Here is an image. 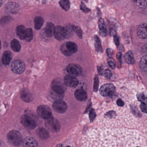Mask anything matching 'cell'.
Returning a JSON list of instances; mask_svg holds the SVG:
<instances>
[{"instance_id": "cell-1", "label": "cell", "mask_w": 147, "mask_h": 147, "mask_svg": "<svg viewBox=\"0 0 147 147\" xmlns=\"http://www.w3.org/2000/svg\"><path fill=\"white\" fill-rule=\"evenodd\" d=\"M7 139L9 144L12 146H20L23 142V137L21 133L16 130L10 131L7 135Z\"/></svg>"}, {"instance_id": "cell-2", "label": "cell", "mask_w": 147, "mask_h": 147, "mask_svg": "<svg viewBox=\"0 0 147 147\" xmlns=\"http://www.w3.org/2000/svg\"><path fill=\"white\" fill-rule=\"evenodd\" d=\"M51 87L53 92L62 96L66 90L67 86L64 81L60 79H56L53 81Z\"/></svg>"}, {"instance_id": "cell-3", "label": "cell", "mask_w": 147, "mask_h": 147, "mask_svg": "<svg viewBox=\"0 0 147 147\" xmlns=\"http://www.w3.org/2000/svg\"><path fill=\"white\" fill-rule=\"evenodd\" d=\"M61 51L65 56H71L73 54L77 52L78 50V45L76 43L72 41L65 43L61 46Z\"/></svg>"}, {"instance_id": "cell-4", "label": "cell", "mask_w": 147, "mask_h": 147, "mask_svg": "<svg viewBox=\"0 0 147 147\" xmlns=\"http://www.w3.org/2000/svg\"><path fill=\"white\" fill-rule=\"evenodd\" d=\"M115 85L112 84L108 83L103 85L100 88L99 91L101 96L106 97L112 96L115 92Z\"/></svg>"}, {"instance_id": "cell-5", "label": "cell", "mask_w": 147, "mask_h": 147, "mask_svg": "<svg viewBox=\"0 0 147 147\" xmlns=\"http://www.w3.org/2000/svg\"><path fill=\"white\" fill-rule=\"evenodd\" d=\"M38 115L44 120H48L53 117L52 112L48 106L45 105H40L37 109Z\"/></svg>"}, {"instance_id": "cell-6", "label": "cell", "mask_w": 147, "mask_h": 147, "mask_svg": "<svg viewBox=\"0 0 147 147\" xmlns=\"http://www.w3.org/2000/svg\"><path fill=\"white\" fill-rule=\"evenodd\" d=\"M45 126L48 130L53 133H57L60 129V124L59 122L53 117L46 120Z\"/></svg>"}, {"instance_id": "cell-7", "label": "cell", "mask_w": 147, "mask_h": 147, "mask_svg": "<svg viewBox=\"0 0 147 147\" xmlns=\"http://www.w3.org/2000/svg\"><path fill=\"white\" fill-rule=\"evenodd\" d=\"M21 123L27 129L32 130L36 127V123L34 120L28 115H23L21 119Z\"/></svg>"}, {"instance_id": "cell-8", "label": "cell", "mask_w": 147, "mask_h": 147, "mask_svg": "<svg viewBox=\"0 0 147 147\" xmlns=\"http://www.w3.org/2000/svg\"><path fill=\"white\" fill-rule=\"evenodd\" d=\"M12 71L17 74L23 73L26 68V65L24 61L21 60H16L12 63L11 66Z\"/></svg>"}, {"instance_id": "cell-9", "label": "cell", "mask_w": 147, "mask_h": 147, "mask_svg": "<svg viewBox=\"0 0 147 147\" xmlns=\"http://www.w3.org/2000/svg\"><path fill=\"white\" fill-rule=\"evenodd\" d=\"M53 110L57 113L63 114L67 110V105L63 100L58 99L53 103Z\"/></svg>"}, {"instance_id": "cell-10", "label": "cell", "mask_w": 147, "mask_h": 147, "mask_svg": "<svg viewBox=\"0 0 147 147\" xmlns=\"http://www.w3.org/2000/svg\"><path fill=\"white\" fill-rule=\"evenodd\" d=\"M66 70L69 74L74 76H78L82 72V69L80 66L76 64H69L66 68Z\"/></svg>"}, {"instance_id": "cell-11", "label": "cell", "mask_w": 147, "mask_h": 147, "mask_svg": "<svg viewBox=\"0 0 147 147\" xmlns=\"http://www.w3.org/2000/svg\"><path fill=\"white\" fill-rule=\"evenodd\" d=\"M64 81L66 86L71 87V88L76 87L78 85L79 83L78 80L77 78H76L75 76L70 75V74L66 75L65 77Z\"/></svg>"}, {"instance_id": "cell-12", "label": "cell", "mask_w": 147, "mask_h": 147, "mask_svg": "<svg viewBox=\"0 0 147 147\" xmlns=\"http://www.w3.org/2000/svg\"><path fill=\"white\" fill-rule=\"evenodd\" d=\"M54 35L55 38L58 40H63L65 39L66 37L65 28L61 26H57L55 27Z\"/></svg>"}, {"instance_id": "cell-13", "label": "cell", "mask_w": 147, "mask_h": 147, "mask_svg": "<svg viewBox=\"0 0 147 147\" xmlns=\"http://www.w3.org/2000/svg\"><path fill=\"white\" fill-rule=\"evenodd\" d=\"M19 5L15 2H9L5 6V11L8 14H15L19 11Z\"/></svg>"}, {"instance_id": "cell-14", "label": "cell", "mask_w": 147, "mask_h": 147, "mask_svg": "<svg viewBox=\"0 0 147 147\" xmlns=\"http://www.w3.org/2000/svg\"><path fill=\"white\" fill-rule=\"evenodd\" d=\"M137 34L140 39H147V24L143 23L140 25L137 28Z\"/></svg>"}, {"instance_id": "cell-15", "label": "cell", "mask_w": 147, "mask_h": 147, "mask_svg": "<svg viewBox=\"0 0 147 147\" xmlns=\"http://www.w3.org/2000/svg\"><path fill=\"white\" fill-rule=\"evenodd\" d=\"M75 98L80 102H84L87 98V94L86 91L83 89H78L74 93Z\"/></svg>"}, {"instance_id": "cell-16", "label": "cell", "mask_w": 147, "mask_h": 147, "mask_svg": "<svg viewBox=\"0 0 147 147\" xmlns=\"http://www.w3.org/2000/svg\"><path fill=\"white\" fill-rule=\"evenodd\" d=\"M20 98L22 101L26 102H30L33 100L32 95L26 89L22 90L20 93Z\"/></svg>"}, {"instance_id": "cell-17", "label": "cell", "mask_w": 147, "mask_h": 147, "mask_svg": "<svg viewBox=\"0 0 147 147\" xmlns=\"http://www.w3.org/2000/svg\"><path fill=\"white\" fill-rule=\"evenodd\" d=\"M23 146L24 147H38V143L35 139L31 137H27L23 141Z\"/></svg>"}, {"instance_id": "cell-18", "label": "cell", "mask_w": 147, "mask_h": 147, "mask_svg": "<svg viewBox=\"0 0 147 147\" xmlns=\"http://www.w3.org/2000/svg\"><path fill=\"white\" fill-rule=\"evenodd\" d=\"M26 28L22 25H20L16 28V35L21 39H25L26 35Z\"/></svg>"}, {"instance_id": "cell-19", "label": "cell", "mask_w": 147, "mask_h": 147, "mask_svg": "<svg viewBox=\"0 0 147 147\" xmlns=\"http://www.w3.org/2000/svg\"><path fill=\"white\" fill-rule=\"evenodd\" d=\"M13 56H12V53L10 51H5L3 54L2 61L3 64L5 65H8L10 64L11 60L12 59Z\"/></svg>"}, {"instance_id": "cell-20", "label": "cell", "mask_w": 147, "mask_h": 147, "mask_svg": "<svg viewBox=\"0 0 147 147\" xmlns=\"http://www.w3.org/2000/svg\"><path fill=\"white\" fill-rule=\"evenodd\" d=\"M98 23L100 35L102 37H105L107 35V30L104 20L102 18H100L98 20Z\"/></svg>"}, {"instance_id": "cell-21", "label": "cell", "mask_w": 147, "mask_h": 147, "mask_svg": "<svg viewBox=\"0 0 147 147\" xmlns=\"http://www.w3.org/2000/svg\"><path fill=\"white\" fill-rule=\"evenodd\" d=\"M55 27L54 24L51 22L47 23L45 28V33L47 37H52L54 35V32H55Z\"/></svg>"}, {"instance_id": "cell-22", "label": "cell", "mask_w": 147, "mask_h": 147, "mask_svg": "<svg viewBox=\"0 0 147 147\" xmlns=\"http://www.w3.org/2000/svg\"><path fill=\"white\" fill-rule=\"evenodd\" d=\"M37 135L42 140H45L49 138L50 135L49 132L43 128L38 129L37 131Z\"/></svg>"}, {"instance_id": "cell-23", "label": "cell", "mask_w": 147, "mask_h": 147, "mask_svg": "<svg viewBox=\"0 0 147 147\" xmlns=\"http://www.w3.org/2000/svg\"><path fill=\"white\" fill-rule=\"evenodd\" d=\"M11 47L13 51L18 52L21 49V46L18 40L13 39L11 42Z\"/></svg>"}, {"instance_id": "cell-24", "label": "cell", "mask_w": 147, "mask_h": 147, "mask_svg": "<svg viewBox=\"0 0 147 147\" xmlns=\"http://www.w3.org/2000/svg\"><path fill=\"white\" fill-rule=\"evenodd\" d=\"M34 28L36 30H39L44 24V19L40 16H37L34 19Z\"/></svg>"}, {"instance_id": "cell-25", "label": "cell", "mask_w": 147, "mask_h": 147, "mask_svg": "<svg viewBox=\"0 0 147 147\" xmlns=\"http://www.w3.org/2000/svg\"><path fill=\"white\" fill-rule=\"evenodd\" d=\"M125 59L126 62L129 64H134V58L132 51H129L127 53L125 56Z\"/></svg>"}, {"instance_id": "cell-26", "label": "cell", "mask_w": 147, "mask_h": 147, "mask_svg": "<svg viewBox=\"0 0 147 147\" xmlns=\"http://www.w3.org/2000/svg\"><path fill=\"white\" fill-rule=\"evenodd\" d=\"M94 40L95 41V48L97 51L98 52H102L103 51V50L100 39L97 35H95L94 37Z\"/></svg>"}, {"instance_id": "cell-27", "label": "cell", "mask_w": 147, "mask_h": 147, "mask_svg": "<svg viewBox=\"0 0 147 147\" xmlns=\"http://www.w3.org/2000/svg\"><path fill=\"white\" fill-rule=\"evenodd\" d=\"M140 66L143 72H147V55L142 58L140 62Z\"/></svg>"}, {"instance_id": "cell-28", "label": "cell", "mask_w": 147, "mask_h": 147, "mask_svg": "<svg viewBox=\"0 0 147 147\" xmlns=\"http://www.w3.org/2000/svg\"><path fill=\"white\" fill-rule=\"evenodd\" d=\"M65 33H66V38H71L73 35V25L69 24L65 26Z\"/></svg>"}, {"instance_id": "cell-29", "label": "cell", "mask_w": 147, "mask_h": 147, "mask_svg": "<svg viewBox=\"0 0 147 147\" xmlns=\"http://www.w3.org/2000/svg\"><path fill=\"white\" fill-rule=\"evenodd\" d=\"M59 4L61 7L65 11H68L70 7V3L69 0H61Z\"/></svg>"}, {"instance_id": "cell-30", "label": "cell", "mask_w": 147, "mask_h": 147, "mask_svg": "<svg viewBox=\"0 0 147 147\" xmlns=\"http://www.w3.org/2000/svg\"><path fill=\"white\" fill-rule=\"evenodd\" d=\"M33 37V33L32 30L30 28H27L25 40L28 42H30L32 40Z\"/></svg>"}, {"instance_id": "cell-31", "label": "cell", "mask_w": 147, "mask_h": 147, "mask_svg": "<svg viewBox=\"0 0 147 147\" xmlns=\"http://www.w3.org/2000/svg\"><path fill=\"white\" fill-rule=\"evenodd\" d=\"M73 30L74 32L76 34V35L78 36L79 38L80 39L82 38L83 32L80 27L73 25Z\"/></svg>"}, {"instance_id": "cell-32", "label": "cell", "mask_w": 147, "mask_h": 147, "mask_svg": "<svg viewBox=\"0 0 147 147\" xmlns=\"http://www.w3.org/2000/svg\"><path fill=\"white\" fill-rule=\"evenodd\" d=\"M137 97L139 101L147 105V97L145 95L142 93H139L137 95Z\"/></svg>"}, {"instance_id": "cell-33", "label": "cell", "mask_w": 147, "mask_h": 147, "mask_svg": "<svg viewBox=\"0 0 147 147\" xmlns=\"http://www.w3.org/2000/svg\"><path fill=\"white\" fill-rule=\"evenodd\" d=\"M108 64L109 66L111 69H114L115 68V61L112 58H109L108 59Z\"/></svg>"}, {"instance_id": "cell-34", "label": "cell", "mask_w": 147, "mask_h": 147, "mask_svg": "<svg viewBox=\"0 0 147 147\" xmlns=\"http://www.w3.org/2000/svg\"><path fill=\"white\" fill-rule=\"evenodd\" d=\"M137 4L139 7L142 8L147 7V0H137Z\"/></svg>"}, {"instance_id": "cell-35", "label": "cell", "mask_w": 147, "mask_h": 147, "mask_svg": "<svg viewBox=\"0 0 147 147\" xmlns=\"http://www.w3.org/2000/svg\"><path fill=\"white\" fill-rule=\"evenodd\" d=\"M96 116V114L95 113V110L93 108L90 111V114H89V118H90V121L91 122H92L94 121L95 118Z\"/></svg>"}, {"instance_id": "cell-36", "label": "cell", "mask_w": 147, "mask_h": 147, "mask_svg": "<svg viewBox=\"0 0 147 147\" xmlns=\"http://www.w3.org/2000/svg\"><path fill=\"white\" fill-rule=\"evenodd\" d=\"M80 9L85 13H89L90 11V9L87 7L85 4L83 3L80 5Z\"/></svg>"}, {"instance_id": "cell-37", "label": "cell", "mask_w": 147, "mask_h": 147, "mask_svg": "<svg viewBox=\"0 0 147 147\" xmlns=\"http://www.w3.org/2000/svg\"><path fill=\"white\" fill-rule=\"evenodd\" d=\"M104 74L105 77L107 78H110L112 76V72L110 70H109V69H107L105 71Z\"/></svg>"}, {"instance_id": "cell-38", "label": "cell", "mask_w": 147, "mask_h": 147, "mask_svg": "<svg viewBox=\"0 0 147 147\" xmlns=\"http://www.w3.org/2000/svg\"><path fill=\"white\" fill-rule=\"evenodd\" d=\"M98 79L97 76H96L95 78V82L94 84V91H96L98 90Z\"/></svg>"}, {"instance_id": "cell-39", "label": "cell", "mask_w": 147, "mask_h": 147, "mask_svg": "<svg viewBox=\"0 0 147 147\" xmlns=\"http://www.w3.org/2000/svg\"><path fill=\"white\" fill-rule=\"evenodd\" d=\"M11 17L9 16H6V17H3L1 21V24H3L4 23H7L9 21Z\"/></svg>"}, {"instance_id": "cell-40", "label": "cell", "mask_w": 147, "mask_h": 147, "mask_svg": "<svg viewBox=\"0 0 147 147\" xmlns=\"http://www.w3.org/2000/svg\"><path fill=\"white\" fill-rule=\"evenodd\" d=\"M141 110L142 112L144 113H147V107L146 104L144 103H142L141 104L140 106Z\"/></svg>"}, {"instance_id": "cell-41", "label": "cell", "mask_w": 147, "mask_h": 147, "mask_svg": "<svg viewBox=\"0 0 147 147\" xmlns=\"http://www.w3.org/2000/svg\"><path fill=\"white\" fill-rule=\"evenodd\" d=\"M107 53L108 56L109 58H111V57L113 56V54H114V51L111 48H108L107 50Z\"/></svg>"}, {"instance_id": "cell-42", "label": "cell", "mask_w": 147, "mask_h": 147, "mask_svg": "<svg viewBox=\"0 0 147 147\" xmlns=\"http://www.w3.org/2000/svg\"><path fill=\"white\" fill-rule=\"evenodd\" d=\"M116 104L117 106H119V107H122L124 106V102L121 99H118V100L117 101Z\"/></svg>"}, {"instance_id": "cell-43", "label": "cell", "mask_w": 147, "mask_h": 147, "mask_svg": "<svg viewBox=\"0 0 147 147\" xmlns=\"http://www.w3.org/2000/svg\"><path fill=\"white\" fill-rule=\"evenodd\" d=\"M114 41H115V44L117 46L119 45H120V41H119V38H118L116 35L114 36Z\"/></svg>"}, {"instance_id": "cell-44", "label": "cell", "mask_w": 147, "mask_h": 147, "mask_svg": "<svg viewBox=\"0 0 147 147\" xmlns=\"http://www.w3.org/2000/svg\"><path fill=\"white\" fill-rule=\"evenodd\" d=\"M110 35L111 36H115V35H116V32L115 30L114 29H111Z\"/></svg>"}, {"instance_id": "cell-45", "label": "cell", "mask_w": 147, "mask_h": 147, "mask_svg": "<svg viewBox=\"0 0 147 147\" xmlns=\"http://www.w3.org/2000/svg\"><path fill=\"white\" fill-rule=\"evenodd\" d=\"M122 57V55L121 53H118L117 54V60L119 61H121Z\"/></svg>"}, {"instance_id": "cell-46", "label": "cell", "mask_w": 147, "mask_h": 147, "mask_svg": "<svg viewBox=\"0 0 147 147\" xmlns=\"http://www.w3.org/2000/svg\"><path fill=\"white\" fill-rule=\"evenodd\" d=\"M98 73H99V74H100V75H102L103 74V70L102 68H100V67H98Z\"/></svg>"}, {"instance_id": "cell-47", "label": "cell", "mask_w": 147, "mask_h": 147, "mask_svg": "<svg viewBox=\"0 0 147 147\" xmlns=\"http://www.w3.org/2000/svg\"><path fill=\"white\" fill-rule=\"evenodd\" d=\"M2 4V0H0V7L1 6Z\"/></svg>"}, {"instance_id": "cell-48", "label": "cell", "mask_w": 147, "mask_h": 147, "mask_svg": "<svg viewBox=\"0 0 147 147\" xmlns=\"http://www.w3.org/2000/svg\"><path fill=\"white\" fill-rule=\"evenodd\" d=\"M1 40H0V50H1Z\"/></svg>"}, {"instance_id": "cell-49", "label": "cell", "mask_w": 147, "mask_h": 147, "mask_svg": "<svg viewBox=\"0 0 147 147\" xmlns=\"http://www.w3.org/2000/svg\"><path fill=\"white\" fill-rule=\"evenodd\" d=\"M132 1H137V0H132Z\"/></svg>"}]
</instances>
